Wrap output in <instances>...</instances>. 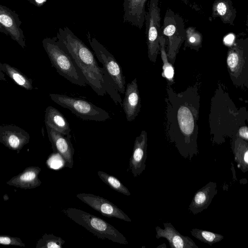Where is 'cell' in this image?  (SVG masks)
I'll return each instance as SVG.
<instances>
[{
	"mask_svg": "<svg viewBox=\"0 0 248 248\" xmlns=\"http://www.w3.org/2000/svg\"><path fill=\"white\" fill-rule=\"evenodd\" d=\"M233 153L237 167L243 172L248 170V142L236 137L234 141Z\"/></svg>",
	"mask_w": 248,
	"mask_h": 248,
	"instance_id": "7402d4cb",
	"label": "cell"
},
{
	"mask_svg": "<svg viewBox=\"0 0 248 248\" xmlns=\"http://www.w3.org/2000/svg\"><path fill=\"white\" fill-rule=\"evenodd\" d=\"M188 95L184 92L176 94L170 99L168 110L170 126L169 137L171 142L175 143L180 155L185 158L191 160L192 157L199 153L197 145L198 109L193 106L194 103L188 99Z\"/></svg>",
	"mask_w": 248,
	"mask_h": 248,
	"instance_id": "7a4b0ae2",
	"label": "cell"
},
{
	"mask_svg": "<svg viewBox=\"0 0 248 248\" xmlns=\"http://www.w3.org/2000/svg\"><path fill=\"white\" fill-rule=\"evenodd\" d=\"M217 192V183L214 182L208 183L195 193L189 205V210L192 214L197 215L206 209Z\"/></svg>",
	"mask_w": 248,
	"mask_h": 248,
	"instance_id": "2e32d148",
	"label": "cell"
},
{
	"mask_svg": "<svg viewBox=\"0 0 248 248\" xmlns=\"http://www.w3.org/2000/svg\"><path fill=\"white\" fill-rule=\"evenodd\" d=\"M62 212L68 217L99 238L107 239L120 244H128L126 237L121 232L99 217L75 208H65Z\"/></svg>",
	"mask_w": 248,
	"mask_h": 248,
	"instance_id": "277c9868",
	"label": "cell"
},
{
	"mask_svg": "<svg viewBox=\"0 0 248 248\" xmlns=\"http://www.w3.org/2000/svg\"><path fill=\"white\" fill-rule=\"evenodd\" d=\"M45 123L46 125L63 135L66 136L71 132L69 124L65 117L52 106H48L46 109Z\"/></svg>",
	"mask_w": 248,
	"mask_h": 248,
	"instance_id": "d6986e66",
	"label": "cell"
},
{
	"mask_svg": "<svg viewBox=\"0 0 248 248\" xmlns=\"http://www.w3.org/2000/svg\"><path fill=\"white\" fill-rule=\"evenodd\" d=\"M43 46L58 74L72 83L86 87L84 77L70 54L57 40L46 39Z\"/></svg>",
	"mask_w": 248,
	"mask_h": 248,
	"instance_id": "3957f363",
	"label": "cell"
},
{
	"mask_svg": "<svg viewBox=\"0 0 248 248\" xmlns=\"http://www.w3.org/2000/svg\"><path fill=\"white\" fill-rule=\"evenodd\" d=\"M38 3H42L44 2L45 0H35Z\"/></svg>",
	"mask_w": 248,
	"mask_h": 248,
	"instance_id": "836d02e7",
	"label": "cell"
},
{
	"mask_svg": "<svg viewBox=\"0 0 248 248\" xmlns=\"http://www.w3.org/2000/svg\"><path fill=\"white\" fill-rule=\"evenodd\" d=\"M147 134L142 130L136 138L129 168L134 177L140 175L145 170L147 159Z\"/></svg>",
	"mask_w": 248,
	"mask_h": 248,
	"instance_id": "4fadbf2b",
	"label": "cell"
},
{
	"mask_svg": "<svg viewBox=\"0 0 248 248\" xmlns=\"http://www.w3.org/2000/svg\"><path fill=\"white\" fill-rule=\"evenodd\" d=\"M163 224L164 229L158 226L155 228L156 238L167 239L171 248H198L192 239L181 234L171 223H163Z\"/></svg>",
	"mask_w": 248,
	"mask_h": 248,
	"instance_id": "5bb4252c",
	"label": "cell"
},
{
	"mask_svg": "<svg viewBox=\"0 0 248 248\" xmlns=\"http://www.w3.org/2000/svg\"><path fill=\"white\" fill-rule=\"evenodd\" d=\"M0 244L19 247L25 246V244L20 238L7 235H0Z\"/></svg>",
	"mask_w": 248,
	"mask_h": 248,
	"instance_id": "f1b7e54d",
	"label": "cell"
},
{
	"mask_svg": "<svg viewBox=\"0 0 248 248\" xmlns=\"http://www.w3.org/2000/svg\"><path fill=\"white\" fill-rule=\"evenodd\" d=\"M64 243L61 237L45 233L37 241L36 248H62Z\"/></svg>",
	"mask_w": 248,
	"mask_h": 248,
	"instance_id": "4316f807",
	"label": "cell"
},
{
	"mask_svg": "<svg viewBox=\"0 0 248 248\" xmlns=\"http://www.w3.org/2000/svg\"><path fill=\"white\" fill-rule=\"evenodd\" d=\"M166 247H167V246H166V244H163V245H160V246H159L157 247V248H161H161H162V247H163V248H166Z\"/></svg>",
	"mask_w": 248,
	"mask_h": 248,
	"instance_id": "d6a6232c",
	"label": "cell"
},
{
	"mask_svg": "<svg viewBox=\"0 0 248 248\" xmlns=\"http://www.w3.org/2000/svg\"><path fill=\"white\" fill-rule=\"evenodd\" d=\"M159 42L160 46L159 51L161 52V58L163 62L162 75L170 82L173 80L174 69L171 63L169 62L167 53L166 50V39L162 33V30L159 36Z\"/></svg>",
	"mask_w": 248,
	"mask_h": 248,
	"instance_id": "cb8c5ba5",
	"label": "cell"
},
{
	"mask_svg": "<svg viewBox=\"0 0 248 248\" xmlns=\"http://www.w3.org/2000/svg\"><path fill=\"white\" fill-rule=\"evenodd\" d=\"M191 235L202 242L212 246L221 241L224 236L220 234L199 229L194 228L190 231Z\"/></svg>",
	"mask_w": 248,
	"mask_h": 248,
	"instance_id": "484cf974",
	"label": "cell"
},
{
	"mask_svg": "<svg viewBox=\"0 0 248 248\" xmlns=\"http://www.w3.org/2000/svg\"><path fill=\"white\" fill-rule=\"evenodd\" d=\"M122 106L128 122L134 120L138 116L141 107L137 78L126 84Z\"/></svg>",
	"mask_w": 248,
	"mask_h": 248,
	"instance_id": "9a60e30c",
	"label": "cell"
},
{
	"mask_svg": "<svg viewBox=\"0 0 248 248\" xmlns=\"http://www.w3.org/2000/svg\"><path fill=\"white\" fill-rule=\"evenodd\" d=\"M46 127L54 153H58L62 156L64 167L72 168L75 150L71 142V135L65 136L47 125Z\"/></svg>",
	"mask_w": 248,
	"mask_h": 248,
	"instance_id": "7c38bea8",
	"label": "cell"
},
{
	"mask_svg": "<svg viewBox=\"0 0 248 248\" xmlns=\"http://www.w3.org/2000/svg\"><path fill=\"white\" fill-rule=\"evenodd\" d=\"M64 160L62 156L58 153H54L51 154L46 161L47 166L53 169H58L62 166H64Z\"/></svg>",
	"mask_w": 248,
	"mask_h": 248,
	"instance_id": "f546056e",
	"label": "cell"
},
{
	"mask_svg": "<svg viewBox=\"0 0 248 248\" xmlns=\"http://www.w3.org/2000/svg\"><path fill=\"white\" fill-rule=\"evenodd\" d=\"M88 41L98 61L114 82L118 91L123 94L125 88V78L119 63L108 50L95 38L88 36Z\"/></svg>",
	"mask_w": 248,
	"mask_h": 248,
	"instance_id": "ba28073f",
	"label": "cell"
},
{
	"mask_svg": "<svg viewBox=\"0 0 248 248\" xmlns=\"http://www.w3.org/2000/svg\"><path fill=\"white\" fill-rule=\"evenodd\" d=\"M59 42L81 71L87 84L100 96L108 94L115 103L121 99L112 78L100 67L94 53L68 27L60 28Z\"/></svg>",
	"mask_w": 248,
	"mask_h": 248,
	"instance_id": "6da1fadb",
	"label": "cell"
},
{
	"mask_svg": "<svg viewBox=\"0 0 248 248\" xmlns=\"http://www.w3.org/2000/svg\"><path fill=\"white\" fill-rule=\"evenodd\" d=\"M239 137L248 142V127L246 126L241 127L238 131Z\"/></svg>",
	"mask_w": 248,
	"mask_h": 248,
	"instance_id": "4dcf8cb0",
	"label": "cell"
},
{
	"mask_svg": "<svg viewBox=\"0 0 248 248\" xmlns=\"http://www.w3.org/2000/svg\"><path fill=\"white\" fill-rule=\"evenodd\" d=\"M6 81L4 73L0 70V81Z\"/></svg>",
	"mask_w": 248,
	"mask_h": 248,
	"instance_id": "1f68e13d",
	"label": "cell"
},
{
	"mask_svg": "<svg viewBox=\"0 0 248 248\" xmlns=\"http://www.w3.org/2000/svg\"><path fill=\"white\" fill-rule=\"evenodd\" d=\"M186 31L185 46L189 47L192 49L198 50L202 46V34L193 27L187 28Z\"/></svg>",
	"mask_w": 248,
	"mask_h": 248,
	"instance_id": "83f0119b",
	"label": "cell"
},
{
	"mask_svg": "<svg viewBox=\"0 0 248 248\" xmlns=\"http://www.w3.org/2000/svg\"><path fill=\"white\" fill-rule=\"evenodd\" d=\"M212 10L213 18L219 17L224 24L234 25L237 13L231 0H215Z\"/></svg>",
	"mask_w": 248,
	"mask_h": 248,
	"instance_id": "ffe728a7",
	"label": "cell"
},
{
	"mask_svg": "<svg viewBox=\"0 0 248 248\" xmlns=\"http://www.w3.org/2000/svg\"><path fill=\"white\" fill-rule=\"evenodd\" d=\"M97 174L104 183L113 190L126 196L130 195L128 188L115 177L101 170L97 171Z\"/></svg>",
	"mask_w": 248,
	"mask_h": 248,
	"instance_id": "d4e9b609",
	"label": "cell"
},
{
	"mask_svg": "<svg viewBox=\"0 0 248 248\" xmlns=\"http://www.w3.org/2000/svg\"><path fill=\"white\" fill-rule=\"evenodd\" d=\"M41 169L38 166H29L22 172L13 177L6 183L16 187L30 189L39 186L42 182L39 178Z\"/></svg>",
	"mask_w": 248,
	"mask_h": 248,
	"instance_id": "e0dca14e",
	"label": "cell"
},
{
	"mask_svg": "<svg viewBox=\"0 0 248 248\" xmlns=\"http://www.w3.org/2000/svg\"><path fill=\"white\" fill-rule=\"evenodd\" d=\"M51 100L83 120L103 122L110 118L105 110L79 98L57 93H49Z\"/></svg>",
	"mask_w": 248,
	"mask_h": 248,
	"instance_id": "5b68a950",
	"label": "cell"
},
{
	"mask_svg": "<svg viewBox=\"0 0 248 248\" xmlns=\"http://www.w3.org/2000/svg\"><path fill=\"white\" fill-rule=\"evenodd\" d=\"M0 70L6 74L16 84L27 90L33 89L32 80L17 68L5 63L0 62Z\"/></svg>",
	"mask_w": 248,
	"mask_h": 248,
	"instance_id": "44dd1931",
	"label": "cell"
},
{
	"mask_svg": "<svg viewBox=\"0 0 248 248\" xmlns=\"http://www.w3.org/2000/svg\"><path fill=\"white\" fill-rule=\"evenodd\" d=\"M161 30L163 35L168 40V59L174 62L176 55L186 38L184 20L171 9L168 8Z\"/></svg>",
	"mask_w": 248,
	"mask_h": 248,
	"instance_id": "8992f818",
	"label": "cell"
},
{
	"mask_svg": "<svg viewBox=\"0 0 248 248\" xmlns=\"http://www.w3.org/2000/svg\"><path fill=\"white\" fill-rule=\"evenodd\" d=\"M159 0H149L148 10L145 16L148 56L155 62L160 49L159 39L161 31Z\"/></svg>",
	"mask_w": 248,
	"mask_h": 248,
	"instance_id": "52a82bcc",
	"label": "cell"
},
{
	"mask_svg": "<svg viewBox=\"0 0 248 248\" xmlns=\"http://www.w3.org/2000/svg\"><path fill=\"white\" fill-rule=\"evenodd\" d=\"M0 23L1 24L23 47L25 44L21 38V35L13 16L3 7L0 6Z\"/></svg>",
	"mask_w": 248,
	"mask_h": 248,
	"instance_id": "603a6c76",
	"label": "cell"
},
{
	"mask_svg": "<svg viewBox=\"0 0 248 248\" xmlns=\"http://www.w3.org/2000/svg\"><path fill=\"white\" fill-rule=\"evenodd\" d=\"M248 38L237 39L231 45L228 51L227 62L231 76L238 79L247 69Z\"/></svg>",
	"mask_w": 248,
	"mask_h": 248,
	"instance_id": "9c48e42d",
	"label": "cell"
},
{
	"mask_svg": "<svg viewBox=\"0 0 248 248\" xmlns=\"http://www.w3.org/2000/svg\"><path fill=\"white\" fill-rule=\"evenodd\" d=\"M147 0H124V22L141 29L145 23V7Z\"/></svg>",
	"mask_w": 248,
	"mask_h": 248,
	"instance_id": "ac0fdd59",
	"label": "cell"
},
{
	"mask_svg": "<svg viewBox=\"0 0 248 248\" xmlns=\"http://www.w3.org/2000/svg\"><path fill=\"white\" fill-rule=\"evenodd\" d=\"M76 197L105 217H115L127 222L131 221L130 217L121 209L103 197L84 193H78Z\"/></svg>",
	"mask_w": 248,
	"mask_h": 248,
	"instance_id": "30bf717a",
	"label": "cell"
},
{
	"mask_svg": "<svg viewBox=\"0 0 248 248\" xmlns=\"http://www.w3.org/2000/svg\"><path fill=\"white\" fill-rule=\"evenodd\" d=\"M30 136L25 130L13 124L0 125V143L18 154L30 141Z\"/></svg>",
	"mask_w": 248,
	"mask_h": 248,
	"instance_id": "8fae6325",
	"label": "cell"
}]
</instances>
